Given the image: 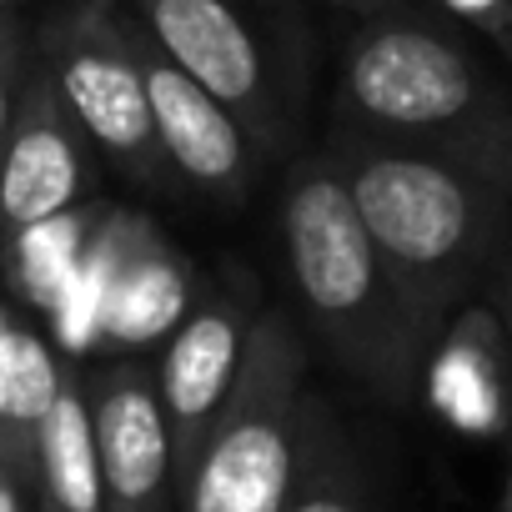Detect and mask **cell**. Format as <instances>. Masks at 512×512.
<instances>
[{
	"instance_id": "obj_1",
	"label": "cell",
	"mask_w": 512,
	"mask_h": 512,
	"mask_svg": "<svg viewBox=\"0 0 512 512\" xmlns=\"http://www.w3.org/2000/svg\"><path fill=\"white\" fill-rule=\"evenodd\" d=\"M322 146L347 176L407 307L437 337L452 307L492 277L512 246V166L362 136L337 121Z\"/></svg>"
},
{
	"instance_id": "obj_2",
	"label": "cell",
	"mask_w": 512,
	"mask_h": 512,
	"mask_svg": "<svg viewBox=\"0 0 512 512\" xmlns=\"http://www.w3.org/2000/svg\"><path fill=\"white\" fill-rule=\"evenodd\" d=\"M277 216L287 282L317 342L372 397L407 402L417 392L432 332L407 307L327 146L292 161Z\"/></svg>"
},
{
	"instance_id": "obj_3",
	"label": "cell",
	"mask_w": 512,
	"mask_h": 512,
	"mask_svg": "<svg viewBox=\"0 0 512 512\" xmlns=\"http://www.w3.org/2000/svg\"><path fill=\"white\" fill-rule=\"evenodd\" d=\"M332 121L362 136L512 166V96L432 11L357 21L337 61Z\"/></svg>"
},
{
	"instance_id": "obj_4",
	"label": "cell",
	"mask_w": 512,
	"mask_h": 512,
	"mask_svg": "<svg viewBox=\"0 0 512 512\" xmlns=\"http://www.w3.org/2000/svg\"><path fill=\"white\" fill-rule=\"evenodd\" d=\"M317 427L322 407L307 397L302 327L282 307H262L246 362L176 487V512H282Z\"/></svg>"
},
{
	"instance_id": "obj_5",
	"label": "cell",
	"mask_w": 512,
	"mask_h": 512,
	"mask_svg": "<svg viewBox=\"0 0 512 512\" xmlns=\"http://www.w3.org/2000/svg\"><path fill=\"white\" fill-rule=\"evenodd\" d=\"M41 66L51 71L61 101L91 136V146L131 181L166 186L171 166L156 141L151 96L141 56L131 41V11L121 0H76L36 41Z\"/></svg>"
},
{
	"instance_id": "obj_6",
	"label": "cell",
	"mask_w": 512,
	"mask_h": 512,
	"mask_svg": "<svg viewBox=\"0 0 512 512\" xmlns=\"http://www.w3.org/2000/svg\"><path fill=\"white\" fill-rule=\"evenodd\" d=\"M131 16L196 86H206L251 131L262 156L287 141L277 76L231 0H131Z\"/></svg>"
},
{
	"instance_id": "obj_7",
	"label": "cell",
	"mask_w": 512,
	"mask_h": 512,
	"mask_svg": "<svg viewBox=\"0 0 512 512\" xmlns=\"http://www.w3.org/2000/svg\"><path fill=\"white\" fill-rule=\"evenodd\" d=\"M256 317H262V307H256L251 282L226 277V282L206 287L196 297V307L176 322V332L161 342L156 387H161V407H166V427H171V447H176V487L191 472L196 447H201L206 427L216 422V412L246 362Z\"/></svg>"
},
{
	"instance_id": "obj_8",
	"label": "cell",
	"mask_w": 512,
	"mask_h": 512,
	"mask_svg": "<svg viewBox=\"0 0 512 512\" xmlns=\"http://www.w3.org/2000/svg\"><path fill=\"white\" fill-rule=\"evenodd\" d=\"M131 41L141 56V76H146V96H151V121H156V141L161 156L171 166V181L236 206L246 201L256 171H262V146L251 141V131L206 91L196 86L131 16Z\"/></svg>"
},
{
	"instance_id": "obj_9",
	"label": "cell",
	"mask_w": 512,
	"mask_h": 512,
	"mask_svg": "<svg viewBox=\"0 0 512 512\" xmlns=\"http://www.w3.org/2000/svg\"><path fill=\"white\" fill-rule=\"evenodd\" d=\"M91 151H96L91 136L81 131L51 71L36 56L6 136V156H0V236L26 231L71 206H86L96 181Z\"/></svg>"
},
{
	"instance_id": "obj_10",
	"label": "cell",
	"mask_w": 512,
	"mask_h": 512,
	"mask_svg": "<svg viewBox=\"0 0 512 512\" xmlns=\"http://www.w3.org/2000/svg\"><path fill=\"white\" fill-rule=\"evenodd\" d=\"M106 512H171L176 507V447L156 387V367L121 357L86 377Z\"/></svg>"
},
{
	"instance_id": "obj_11",
	"label": "cell",
	"mask_w": 512,
	"mask_h": 512,
	"mask_svg": "<svg viewBox=\"0 0 512 512\" xmlns=\"http://www.w3.org/2000/svg\"><path fill=\"white\" fill-rule=\"evenodd\" d=\"M101 251H106L101 342L116 352H141L151 342H166L201 297L196 267L141 211H101Z\"/></svg>"
},
{
	"instance_id": "obj_12",
	"label": "cell",
	"mask_w": 512,
	"mask_h": 512,
	"mask_svg": "<svg viewBox=\"0 0 512 512\" xmlns=\"http://www.w3.org/2000/svg\"><path fill=\"white\" fill-rule=\"evenodd\" d=\"M61 377L66 362L41 342L36 327H26L0 302V467L21 487L36 482V432L56 402Z\"/></svg>"
},
{
	"instance_id": "obj_13",
	"label": "cell",
	"mask_w": 512,
	"mask_h": 512,
	"mask_svg": "<svg viewBox=\"0 0 512 512\" xmlns=\"http://www.w3.org/2000/svg\"><path fill=\"white\" fill-rule=\"evenodd\" d=\"M31 487L41 492V512H106L91 397H86V377L71 362L36 432V482Z\"/></svg>"
},
{
	"instance_id": "obj_14",
	"label": "cell",
	"mask_w": 512,
	"mask_h": 512,
	"mask_svg": "<svg viewBox=\"0 0 512 512\" xmlns=\"http://www.w3.org/2000/svg\"><path fill=\"white\" fill-rule=\"evenodd\" d=\"M101 211H106V206H91V201H86V206H71V211H61V216H46V221H36V226H26V231L0 236V241H6L11 287H16L31 307L56 312L66 282L76 277L81 256H86V246H91V231H96Z\"/></svg>"
},
{
	"instance_id": "obj_15",
	"label": "cell",
	"mask_w": 512,
	"mask_h": 512,
	"mask_svg": "<svg viewBox=\"0 0 512 512\" xmlns=\"http://www.w3.org/2000/svg\"><path fill=\"white\" fill-rule=\"evenodd\" d=\"M282 512H377L372 507V487H367L347 437L337 432V422L327 412H322L312 457L302 467V482L292 487Z\"/></svg>"
},
{
	"instance_id": "obj_16",
	"label": "cell",
	"mask_w": 512,
	"mask_h": 512,
	"mask_svg": "<svg viewBox=\"0 0 512 512\" xmlns=\"http://www.w3.org/2000/svg\"><path fill=\"white\" fill-rule=\"evenodd\" d=\"M31 61H36V51H31L26 26L11 11H0V156H6V136H11V121H16Z\"/></svg>"
},
{
	"instance_id": "obj_17",
	"label": "cell",
	"mask_w": 512,
	"mask_h": 512,
	"mask_svg": "<svg viewBox=\"0 0 512 512\" xmlns=\"http://www.w3.org/2000/svg\"><path fill=\"white\" fill-rule=\"evenodd\" d=\"M437 6H442L452 21H462L467 31L487 36V41L512 61V0H437Z\"/></svg>"
},
{
	"instance_id": "obj_18",
	"label": "cell",
	"mask_w": 512,
	"mask_h": 512,
	"mask_svg": "<svg viewBox=\"0 0 512 512\" xmlns=\"http://www.w3.org/2000/svg\"><path fill=\"white\" fill-rule=\"evenodd\" d=\"M487 297H492V317H497L507 357H512V256L507 251H502V262L492 267V277H487Z\"/></svg>"
},
{
	"instance_id": "obj_19",
	"label": "cell",
	"mask_w": 512,
	"mask_h": 512,
	"mask_svg": "<svg viewBox=\"0 0 512 512\" xmlns=\"http://www.w3.org/2000/svg\"><path fill=\"white\" fill-rule=\"evenodd\" d=\"M332 6L352 11L357 21H372V16H392V11H427V0H332Z\"/></svg>"
},
{
	"instance_id": "obj_20",
	"label": "cell",
	"mask_w": 512,
	"mask_h": 512,
	"mask_svg": "<svg viewBox=\"0 0 512 512\" xmlns=\"http://www.w3.org/2000/svg\"><path fill=\"white\" fill-rule=\"evenodd\" d=\"M16 487H21V482L0 467V512H16Z\"/></svg>"
},
{
	"instance_id": "obj_21",
	"label": "cell",
	"mask_w": 512,
	"mask_h": 512,
	"mask_svg": "<svg viewBox=\"0 0 512 512\" xmlns=\"http://www.w3.org/2000/svg\"><path fill=\"white\" fill-rule=\"evenodd\" d=\"M502 512H512V477H507V492H502Z\"/></svg>"
},
{
	"instance_id": "obj_22",
	"label": "cell",
	"mask_w": 512,
	"mask_h": 512,
	"mask_svg": "<svg viewBox=\"0 0 512 512\" xmlns=\"http://www.w3.org/2000/svg\"><path fill=\"white\" fill-rule=\"evenodd\" d=\"M11 6H21V0H0V11H11Z\"/></svg>"
},
{
	"instance_id": "obj_23",
	"label": "cell",
	"mask_w": 512,
	"mask_h": 512,
	"mask_svg": "<svg viewBox=\"0 0 512 512\" xmlns=\"http://www.w3.org/2000/svg\"><path fill=\"white\" fill-rule=\"evenodd\" d=\"M507 256H512V246H507Z\"/></svg>"
}]
</instances>
